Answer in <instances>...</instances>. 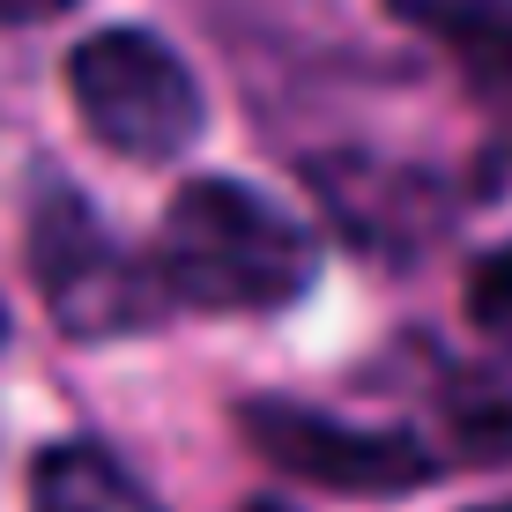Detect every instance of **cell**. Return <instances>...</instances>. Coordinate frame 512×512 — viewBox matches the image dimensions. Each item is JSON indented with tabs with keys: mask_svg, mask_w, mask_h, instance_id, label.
Masks as SVG:
<instances>
[{
	"mask_svg": "<svg viewBox=\"0 0 512 512\" xmlns=\"http://www.w3.org/2000/svg\"><path fill=\"white\" fill-rule=\"evenodd\" d=\"M468 320H475V334H490L498 349H512V245H498V253L475 260V275H468Z\"/></svg>",
	"mask_w": 512,
	"mask_h": 512,
	"instance_id": "8",
	"label": "cell"
},
{
	"mask_svg": "<svg viewBox=\"0 0 512 512\" xmlns=\"http://www.w3.org/2000/svg\"><path fill=\"white\" fill-rule=\"evenodd\" d=\"M67 97L112 156L164 164L201 141V82L156 30H97L67 52Z\"/></svg>",
	"mask_w": 512,
	"mask_h": 512,
	"instance_id": "3",
	"label": "cell"
},
{
	"mask_svg": "<svg viewBox=\"0 0 512 512\" xmlns=\"http://www.w3.org/2000/svg\"><path fill=\"white\" fill-rule=\"evenodd\" d=\"M238 431L260 446V461H275L297 483L342 490V498H401V490L438 483V453L416 446L409 431L342 423L305 409V401H245Z\"/></svg>",
	"mask_w": 512,
	"mask_h": 512,
	"instance_id": "4",
	"label": "cell"
},
{
	"mask_svg": "<svg viewBox=\"0 0 512 512\" xmlns=\"http://www.w3.org/2000/svg\"><path fill=\"white\" fill-rule=\"evenodd\" d=\"M75 0H0V23H45V15H67Z\"/></svg>",
	"mask_w": 512,
	"mask_h": 512,
	"instance_id": "9",
	"label": "cell"
},
{
	"mask_svg": "<svg viewBox=\"0 0 512 512\" xmlns=\"http://www.w3.org/2000/svg\"><path fill=\"white\" fill-rule=\"evenodd\" d=\"M245 512H290V505H268V498H260V505H245Z\"/></svg>",
	"mask_w": 512,
	"mask_h": 512,
	"instance_id": "10",
	"label": "cell"
},
{
	"mask_svg": "<svg viewBox=\"0 0 512 512\" xmlns=\"http://www.w3.org/2000/svg\"><path fill=\"white\" fill-rule=\"evenodd\" d=\"M483 512H512V505H483Z\"/></svg>",
	"mask_w": 512,
	"mask_h": 512,
	"instance_id": "12",
	"label": "cell"
},
{
	"mask_svg": "<svg viewBox=\"0 0 512 512\" xmlns=\"http://www.w3.org/2000/svg\"><path fill=\"white\" fill-rule=\"evenodd\" d=\"M483 90H512V0H394Z\"/></svg>",
	"mask_w": 512,
	"mask_h": 512,
	"instance_id": "6",
	"label": "cell"
},
{
	"mask_svg": "<svg viewBox=\"0 0 512 512\" xmlns=\"http://www.w3.org/2000/svg\"><path fill=\"white\" fill-rule=\"evenodd\" d=\"M0 349H8V312H0Z\"/></svg>",
	"mask_w": 512,
	"mask_h": 512,
	"instance_id": "11",
	"label": "cell"
},
{
	"mask_svg": "<svg viewBox=\"0 0 512 512\" xmlns=\"http://www.w3.org/2000/svg\"><path fill=\"white\" fill-rule=\"evenodd\" d=\"M320 275V245L297 216L238 179H193L164 208L156 282L193 312H275L297 305Z\"/></svg>",
	"mask_w": 512,
	"mask_h": 512,
	"instance_id": "1",
	"label": "cell"
},
{
	"mask_svg": "<svg viewBox=\"0 0 512 512\" xmlns=\"http://www.w3.org/2000/svg\"><path fill=\"white\" fill-rule=\"evenodd\" d=\"M453 431H461L468 461H505L512 453V394L505 386H468V401H453Z\"/></svg>",
	"mask_w": 512,
	"mask_h": 512,
	"instance_id": "7",
	"label": "cell"
},
{
	"mask_svg": "<svg viewBox=\"0 0 512 512\" xmlns=\"http://www.w3.org/2000/svg\"><path fill=\"white\" fill-rule=\"evenodd\" d=\"M30 512H164L104 446H45L30 468Z\"/></svg>",
	"mask_w": 512,
	"mask_h": 512,
	"instance_id": "5",
	"label": "cell"
},
{
	"mask_svg": "<svg viewBox=\"0 0 512 512\" xmlns=\"http://www.w3.org/2000/svg\"><path fill=\"white\" fill-rule=\"evenodd\" d=\"M30 275H38L52 327L75 342H119V334L164 320L171 305L156 268H141L104 231L75 186H38V201H30Z\"/></svg>",
	"mask_w": 512,
	"mask_h": 512,
	"instance_id": "2",
	"label": "cell"
}]
</instances>
